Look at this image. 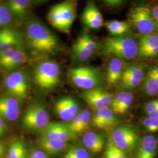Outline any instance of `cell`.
<instances>
[{"mask_svg":"<svg viewBox=\"0 0 158 158\" xmlns=\"http://www.w3.org/2000/svg\"><path fill=\"white\" fill-rule=\"evenodd\" d=\"M27 56L21 48H14L0 53V68L10 71L27 62Z\"/></svg>","mask_w":158,"mask_h":158,"instance_id":"obj_10","label":"cell"},{"mask_svg":"<svg viewBox=\"0 0 158 158\" xmlns=\"http://www.w3.org/2000/svg\"><path fill=\"white\" fill-rule=\"evenodd\" d=\"M151 11H152L153 19L156 25L158 32V4L155 5L153 6L152 7H151Z\"/></svg>","mask_w":158,"mask_h":158,"instance_id":"obj_39","label":"cell"},{"mask_svg":"<svg viewBox=\"0 0 158 158\" xmlns=\"http://www.w3.org/2000/svg\"><path fill=\"white\" fill-rule=\"evenodd\" d=\"M77 1H65L53 6L48 14L49 23L64 34L70 33L77 15Z\"/></svg>","mask_w":158,"mask_h":158,"instance_id":"obj_3","label":"cell"},{"mask_svg":"<svg viewBox=\"0 0 158 158\" xmlns=\"http://www.w3.org/2000/svg\"><path fill=\"white\" fill-rule=\"evenodd\" d=\"M76 41L91 53H93L97 49V45L96 42L91 38L89 34L85 33L80 35Z\"/></svg>","mask_w":158,"mask_h":158,"instance_id":"obj_32","label":"cell"},{"mask_svg":"<svg viewBox=\"0 0 158 158\" xmlns=\"http://www.w3.org/2000/svg\"><path fill=\"white\" fill-rule=\"evenodd\" d=\"M145 66L142 64L130 65L124 69L121 81L127 79H133L142 83L145 77Z\"/></svg>","mask_w":158,"mask_h":158,"instance_id":"obj_25","label":"cell"},{"mask_svg":"<svg viewBox=\"0 0 158 158\" xmlns=\"http://www.w3.org/2000/svg\"><path fill=\"white\" fill-rule=\"evenodd\" d=\"M28 158H48V155L40 149H34L29 154Z\"/></svg>","mask_w":158,"mask_h":158,"instance_id":"obj_38","label":"cell"},{"mask_svg":"<svg viewBox=\"0 0 158 158\" xmlns=\"http://www.w3.org/2000/svg\"><path fill=\"white\" fill-rule=\"evenodd\" d=\"M35 84L43 90H51L60 81V70L58 64L51 60L42 61L34 69Z\"/></svg>","mask_w":158,"mask_h":158,"instance_id":"obj_4","label":"cell"},{"mask_svg":"<svg viewBox=\"0 0 158 158\" xmlns=\"http://www.w3.org/2000/svg\"><path fill=\"white\" fill-rule=\"evenodd\" d=\"M144 110L145 113H151L158 110V99L149 102L145 106Z\"/></svg>","mask_w":158,"mask_h":158,"instance_id":"obj_37","label":"cell"},{"mask_svg":"<svg viewBox=\"0 0 158 158\" xmlns=\"http://www.w3.org/2000/svg\"><path fill=\"white\" fill-rule=\"evenodd\" d=\"M143 125L145 129L149 132H158V119L146 117L143 119Z\"/></svg>","mask_w":158,"mask_h":158,"instance_id":"obj_34","label":"cell"},{"mask_svg":"<svg viewBox=\"0 0 158 158\" xmlns=\"http://www.w3.org/2000/svg\"><path fill=\"white\" fill-rule=\"evenodd\" d=\"M22 38L14 29H0V53L14 48H21Z\"/></svg>","mask_w":158,"mask_h":158,"instance_id":"obj_16","label":"cell"},{"mask_svg":"<svg viewBox=\"0 0 158 158\" xmlns=\"http://www.w3.org/2000/svg\"><path fill=\"white\" fill-rule=\"evenodd\" d=\"M109 33L113 36H118L124 35L130 29V24L127 22L113 20L104 23Z\"/></svg>","mask_w":158,"mask_h":158,"instance_id":"obj_27","label":"cell"},{"mask_svg":"<svg viewBox=\"0 0 158 158\" xmlns=\"http://www.w3.org/2000/svg\"><path fill=\"white\" fill-rule=\"evenodd\" d=\"M7 131V127L5 121L0 117V138L4 135Z\"/></svg>","mask_w":158,"mask_h":158,"instance_id":"obj_40","label":"cell"},{"mask_svg":"<svg viewBox=\"0 0 158 158\" xmlns=\"http://www.w3.org/2000/svg\"><path fill=\"white\" fill-rule=\"evenodd\" d=\"M0 2H1V1H0Z\"/></svg>","mask_w":158,"mask_h":158,"instance_id":"obj_43","label":"cell"},{"mask_svg":"<svg viewBox=\"0 0 158 158\" xmlns=\"http://www.w3.org/2000/svg\"><path fill=\"white\" fill-rule=\"evenodd\" d=\"M128 16L130 23L142 35L158 33L151 7L147 5L135 6L130 10Z\"/></svg>","mask_w":158,"mask_h":158,"instance_id":"obj_7","label":"cell"},{"mask_svg":"<svg viewBox=\"0 0 158 158\" xmlns=\"http://www.w3.org/2000/svg\"><path fill=\"white\" fill-rule=\"evenodd\" d=\"M157 46H158V33L142 35L138 44V54Z\"/></svg>","mask_w":158,"mask_h":158,"instance_id":"obj_28","label":"cell"},{"mask_svg":"<svg viewBox=\"0 0 158 158\" xmlns=\"http://www.w3.org/2000/svg\"><path fill=\"white\" fill-rule=\"evenodd\" d=\"M6 148L4 143L0 142V158H3L6 153Z\"/></svg>","mask_w":158,"mask_h":158,"instance_id":"obj_41","label":"cell"},{"mask_svg":"<svg viewBox=\"0 0 158 158\" xmlns=\"http://www.w3.org/2000/svg\"><path fill=\"white\" fill-rule=\"evenodd\" d=\"M20 115L19 102L17 98L9 96H0V117L5 121L13 122Z\"/></svg>","mask_w":158,"mask_h":158,"instance_id":"obj_12","label":"cell"},{"mask_svg":"<svg viewBox=\"0 0 158 158\" xmlns=\"http://www.w3.org/2000/svg\"><path fill=\"white\" fill-rule=\"evenodd\" d=\"M91 115L88 110H83L74 118L71 121L66 123L68 128L74 135H78L85 132L88 130L91 123Z\"/></svg>","mask_w":158,"mask_h":158,"instance_id":"obj_19","label":"cell"},{"mask_svg":"<svg viewBox=\"0 0 158 158\" xmlns=\"http://www.w3.org/2000/svg\"><path fill=\"white\" fill-rule=\"evenodd\" d=\"M103 158H128V157L127 153L116 147L109 138L106 142Z\"/></svg>","mask_w":158,"mask_h":158,"instance_id":"obj_29","label":"cell"},{"mask_svg":"<svg viewBox=\"0 0 158 158\" xmlns=\"http://www.w3.org/2000/svg\"><path fill=\"white\" fill-rule=\"evenodd\" d=\"M158 151V138L152 135H147L139 142L134 158H155Z\"/></svg>","mask_w":158,"mask_h":158,"instance_id":"obj_15","label":"cell"},{"mask_svg":"<svg viewBox=\"0 0 158 158\" xmlns=\"http://www.w3.org/2000/svg\"><path fill=\"white\" fill-rule=\"evenodd\" d=\"M133 98H134V96L131 93L127 92L124 99L123 102L121 103L117 113V114H124L126 112H127V111L129 110V108L132 103Z\"/></svg>","mask_w":158,"mask_h":158,"instance_id":"obj_35","label":"cell"},{"mask_svg":"<svg viewBox=\"0 0 158 158\" xmlns=\"http://www.w3.org/2000/svg\"><path fill=\"white\" fill-rule=\"evenodd\" d=\"M38 145L48 155H56L67 149L68 142L41 135L38 139Z\"/></svg>","mask_w":158,"mask_h":158,"instance_id":"obj_18","label":"cell"},{"mask_svg":"<svg viewBox=\"0 0 158 158\" xmlns=\"http://www.w3.org/2000/svg\"><path fill=\"white\" fill-rule=\"evenodd\" d=\"M148 117L151 118L155 119H158V110L155 111L151 113H146Z\"/></svg>","mask_w":158,"mask_h":158,"instance_id":"obj_42","label":"cell"},{"mask_svg":"<svg viewBox=\"0 0 158 158\" xmlns=\"http://www.w3.org/2000/svg\"><path fill=\"white\" fill-rule=\"evenodd\" d=\"M28 152L25 142L18 139L12 142L6 152V158H28Z\"/></svg>","mask_w":158,"mask_h":158,"instance_id":"obj_26","label":"cell"},{"mask_svg":"<svg viewBox=\"0 0 158 158\" xmlns=\"http://www.w3.org/2000/svg\"><path fill=\"white\" fill-rule=\"evenodd\" d=\"M138 44L132 37L118 36L107 37L102 45V53L113 58L131 60L138 55Z\"/></svg>","mask_w":158,"mask_h":158,"instance_id":"obj_2","label":"cell"},{"mask_svg":"<svg viewBox=\"0 0 158 158\" xmlns=\"http://www.w3.org/2000/svg\"><path fill=\"white\" fill-rule=\"evenodd\" d=\"M4 85L8 95L17 98L19 102H23L27 98L28 93L23 90L12 73L6 76Z\"/></svg>","mask_w":158,"mask_h":158,"instance_id":"obj_23","label":"cell"},{"mask_svg":"<svg viewBox=\"0 0 158 158\" xmlns=\"http://www.w3.org/2000/svg\"><path fill=\"white\" fill-rule=\"evenodd\" d=\"M127 92L125 91H122L114 97L113 102L111 104V109L115 113H117L119 108L120 107L121 103L123 102L125 97L126 96Z\"/></svg>","mask_w":158,"mask_h":158,"instance_id":"obj_36","label":"cell"},{"mask_svg":"<svg viewBox=\"0 0 158 158\" xmlns=\"http://www.w3.org/2000/svg\"><path fill=\"white\" fill-rule=\"evenodd\" d=\"M72 52L75 58L81 62L86 61L93 54V53L85 49L76 40L73 45Z\"/></svg>","mask_w":158,"mask_h":158,"instance_id":"obj_31","label":"cell"},{"mask_svg":"<svg viewBox=\"0 0 158 158\" xmlns=\"http://www.w3.org/2000/svg\"><path fill=\"white\" fill-rule=\"evenodd\" d=\"M118 121V119L111 108L106 107L96 111L91 123L96 128L107 130L115 127Z\"/></svg>","mask_w":158,"mask_h":158,"instance_id":"obj_13","label":"cell"},{"mask_svg":"<svg viewBox=\"0 0 158 158\" xmlns=\"http://www.w3.org/2000/svg\"><path fill=\"white\" fill-rule=\"evenodd\" d=\"M81 19L85 26L91 29L100 28L104 25L102 14L93 2H89L87 4Z\"/></svg>","mask_w":158,"mask_h":158,"instance_id":"obj_17","label":"cell"},{"mask_svg":"<svg viewBox=\"0 0 158 158\" xmlns=\"http://www.w3.org/2000/svg\"><path fill=\"white\" fill-rule=\"evenodd\" d=\"M32 3L30 0H10L6 6L12 15L23 18L27 14Z\"/></svg>","mask_w":158,"mask_h":158,"instance_id":"obj_24","label":"cell"},{"mask_svg":"<svg viewBox=\"0 0 158 158\" xmlns=\"http://www.w3.org/2000/svg\"><path fill=\"white\" fill-rule=\"evenodd\" d=\"M12 15L7 6L0 4V27L7 25L11 22Z\"/></svg>","mask_w":158,"mask_h":158,"instance_id":"obj_33","label":"cell"},{"mask_svg":"<svg viewBox=\"0 0 158 158\" xmlns=\"http://www.w3.org/2000/svg\"><path fill=\"white\" fill-rule=\"evenodd\" d=\"M62 158H90V155L84 147L73 145L66 149Z\"/></svg>","mask_w":158,"mask_h":158,"instance_id":"obj_30","label":"cell"},{"mask_svg":"<svg viewBox=\"0 0 158 158\" xmlns=\"http://www.w3.org/2000/svg\"><path fill=\"white\" fill-rule=\"evenodd\" d=\"M124 63L122 60L113 58L109 62L107 70L106 80L108 85L114 86L121 81L124 73Z\"/></svg>","mask_w":158,"mask_h":158,"instance_id":"obj_21","label":"cell"},{"mask_svg":"<svg viewBox=\"0 0 158 158\" xmlns=\"http://www.w3.org/2000/svg\"><path fill=\"white\" fill-rule=\"evenodd\" d=\"M110 138L116 147L126 153L133 151L139 142L135 130L127 125L115 127Z\"/></svg>","mask_w":158,"mask_h":158,"instance_id":"obj_8","label":"cell"},{"mask_svg":"<svg viewBox=\"0 0 158 158\" xmlns=\"http://www.w3.org/2000/svg\"><path fill=\"white\" fill-rule=\"evenodd\" d=\"M82 142L89 152L95 155L102 152L105 143H106L102 134L92 131L84 134L82 138Z\"/></svg>","mask_w":158,"mask_h":158,"instance_id":"obj_20","label":"cell"},{"mask_svg":"<svg viewBox=\"0 0 158 158\" xmlns=\"http://www.w3.org/2000/svg\"><path fill=\"white\" fill-rule=\"evenodd\" d=\"M23 126L29 131L41 132L49 124V115L45 107L39 102L30 104L22 119Z\"/></svg>","mask_w":158,"mask_h":158,"instance_id":"obj_6","label":"cell"},{"mask_svg":"<svg viewBox=\"0 0 158 158\" xmlns=\"http://www.w3.org/2000/svg\"><path fill=\"white\" fill-rule=\"evenodd\" d=\"M41 134L44 136L67 142L77 138L69 130L66 123L60 122H50Z\"/></svg>","mask_w":158,"mask_h":158,"instance_id":"obj_14","label":"cell"},{"mask_svg":"<svg viewBox=\"0 0 158 158\" xmlns=\"http://www.w3.org/2000/svg\"><path fill=\"white\" fill-rule=\"evenodd\" d=\"M25 36L29 47L37 54L54 53L60 49L58 38L42 23H29L26 28Z\"/></svg>","mask_w":158,"mask_h":158,"instance_id":"obj_1","label":"cell"},{"mask_svg":"<svg viewBox=\"0 0 158 158\" xmlns=\"http://www.w3.org/2000/svg\"><path fill=\"white\" fill-rule=\"evenodd\" d=\"M142 91L147 96H153L158 93V66L151 68L142 82Z\"/></svg>","mask_w":158,"mask_h":158,"instance_id":"obj_22","label":"cell"},{"mask_svg":"<svg viewBox=\"0 0 158 158\" xmlns=\"http://www.w3.org/2000/svg\"><path fill=\"white\" fill-rule=\"evenodd\" d=\"M54 111L59 118L69 123L79 114V104L73 98L64 97L56 102Z\"/></svg>","mask_w":158,"mask_h":158,"instance_id":"obj_11","label":"cell"},{"mask_svg":"<svg viewBox=\"0 0 158 158\" xmlns=\"http://www.w3.org/2000/svg\"><path fill=\"white\" fill-rule=\"evenodd\" d=\"M68 74L76 87L86 91L97 88L101 85L102 80L100 69L91 66L71 68Z\"/></svg>","mask_w":158,"mask_h":158,"instance_id":"obj_5","label":"cell"},{"mask_svg":"<svg viewBox=\"0 0 158 158\" xmlns=\"http://www.w3.org/2000/svg\"><path fill=\"white\" fill-rule=\"evenodd\" d=\"M81 97L92 109L97 111L111 106L114 96L101 89L96 88L83 92Z\"/></svg>","mask_w":158,"mask_h":158,"instance_id":"obj_9","label":"cell"}]
</instances>
